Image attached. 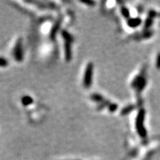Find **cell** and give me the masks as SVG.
Segmentation results:
<instances>
[{
	"label": "cell",
	"instance_id": "4",
	"mask_svg": "<svg viewBox=\"0 0 160 160\" xmlns=\"http://www.w3.org/2000/svg\"><path fill=\"white\" fill-rule=\"evenodd\" d=\"M145 85H146V81H145L144 76H139L137 78H136L132 83L133 87L137 88V90H139V91L143 90V88H144V87L145 86Z\"/></svg>",
	"mask_w": 160,
	"mask_h": 160
},
{
	"label": "cell",
	"instance_id": "1",
	"mask_svg": "<svg viewBox=\"0 0 160 160\" xmlns=\"http://www.w3.org/2000/svg\"><path fill=\"white\" fill-rule=\"evenodd\" d=\"M93 65L92 62H89L87 65L84 74V79H83V85L85 88H88L91 86L92 80H93Z\"/></svg>",
	"mask_w": 160,
	"mask_h": 160
},
{
	"label": "cell",
	"instance_id": "10",
	"mask_svg": "<svg viewBox=\"0 0 160 160\" xmlns=\"http://www.w3.org/2000/svg\"><path fill=\"white\" fill-rule=\"evenodd\" d=\"M134 108V106H128V107H125V108H124L122 110L121 114L122 115H126V114H128V113H129L130 111H131Z\"/></svg>",
	"mask_w": 160,
	"mask_h": 160
},
{
	"label": "cell",
	"instance_id": "8",
	"mask_svg": "<svg viewBox=\"0 0 160 160\" xmlns=\"http://www.w3.org/2000/svg\"><path fill=\"white\" fill-rule=\"evenodd\" d=\"M90 98H91V100H93V101L99 102H104V99H103V97H102L101 95L97 94V93H93V94H92Z\"/></svg>",
	"mask_w": 160,
	"mask_h": 160
},
{
	"label": "cell",
	"instance_id": "14",
	"mask_svg": "<svg viewBox=\"0 0 160 160\" xmlns=\"http://www.w3.org/2000/svg\"><path fill=\"white\" fill-rule=\"evenodd\" d=\"M156 66H157V68H160V55L158 56V59H157Z\"/></svg>",
	"mask_w": 160,
	"mask_h": 160
},
{
	"label": "cell",
	"instance_id": "13",
	"mask_svg": "<svg viewBox=\"0 0 160 160\" xmlns=\"http://www.w3.org/2000/svg\"><path fill=\"white\" fill-rule=\"evenodd\" d=\"M108 108H109V110H110V112H114L117 109V105L109 104Z\"/></svg>",
	"mask_w": 160,
	"mask_h": 160
},
{
	"label": "cell",
	"instance_id": "5",
	"mask_svg": "<svg viewBox=\"0 0 160 160\" xmlns=\"http://www.w3.org/2000/svg\"><path fill=\"white\" fill-rule=\"evenodd\" d=\"M65 52L66 60H67V62H70L72 59L71 42L65 41Z\"/></svg>",
	"mask_w": 160,
	"mask_h": 160
},
{
	"label": "cell",
	"instance_id": "11",
	"mask_svg": "<svg viewBox=\"0 0 160 160\" xmlns=\"http://www.w3.org/2000/svg\"><path fill=\"white\" fill-rule=\"evenodd\" d=\"M122 14L124 16L125 18H128L130 16V12L126 8H122Z\"/></svg>",
	"mask_w": 160,
	"mask_h": 160
},
{
	"label": "cell",
	"instance_id": "15",
	"mask_svg": "<svg viewBox=\"0 0 160 160\" xmlns=\"http://www.w3.org/2000/svg\"><path fill=\"white\" fill-rule=\"evenodd\" d=\"M82 3L86 4V5H94V2H82Z\"/></svg>",
	"mask_w": 160,
	"mask_h": 160
},
{
	"label": "cell",
	"instance_id": "12",
	"mask_svg": "<svg viewBox=\"0 0 160 160\" xmlns=\"http://www.w3.org/2000/svg\"><path fill=\"white\" fill-rule=\"evenodd\" d=\"M8 62L6 59H4V58L0 57V66L1 67H6L8 65Z\"/></svg>",
	"mask_w": 160,
	"mask_h": 160
},
{
	"label": "cell",
	"instance_id": "3",
	"mask_svg": "<svg viewBox=\"0 0 160 160\" xmlns=\"http://www.w3.org/2000/svg\"><path fill=\"white\" fill-rule=\"evenodd\" d=\"M14 56L16 61L17 62H22L23 59V50H22V44L21 39H19L16 42V44L14 47Z\"/></svg>",
	"mask_w": 160,
	"mask_h": 160
},
{
	"label": "cell",
	"instance_id": "2",
	"mask_svg": "<svg viewBox=\"0 0 160 160\" xmlns=\"http://www.w3.org/2000/svg\"><path fill=\"white\" fill-rule=\"evenodd\" d=\"M145 110L142 109L139 112L138 116H137V124H136V127H137V131H138L139 134L141 136V137H145L146 136V131H145V128L144 127V125H143L144 119H145Z\"/></svg>",
	"mask_w": 160,
	"mask_h": 160
},
{
	"label": "cell",
	"instance_id": "6",
	"mask_svg": "<svg viewBox=\"0 0 160 160\" xmlns=\"http://www.w3.org/2000/svg\"><path fill=\"white\" fill-rule=\"evenodd\" d=\"M127 24L131 28H135V27L139 26L141 24V19L139 18H135V19H130L127 21Z\"/></svg>",
	"mask_w": 160,
	"mask_h": 160
},
{
	"label": "cell",
	"instance_id": "7",
	"mask_svg": "<svg viewBox=\"0 0 160 160\" xmlns=\"http://www.w3.org/2000/svg\"><path fill=\"white\" fill-rule=\"evenodd\" d=\"M22 103L23 105L28 106L33 103V99L31 97H28V96H25L22 98Z\"/></svg>",
	"mask_w": 160,
	"mask_h": 160
},
{
	"label": "cell",
	"instance_id": "9",
	"mask_svg": "<svg viewBox=\"0 0 160 160\" xmlns=\"http://www.w3.org/2000/svg\"><path fill=\"white\" fill-rule=\"evenodd\" d=\"M62 36H63L65 41H67V42H71L73 41V38L70 36V33H68L67 31H62Z\"/></svg>",
	"mask_w": 160,
	"mask_h": 160
}]
</instances>
